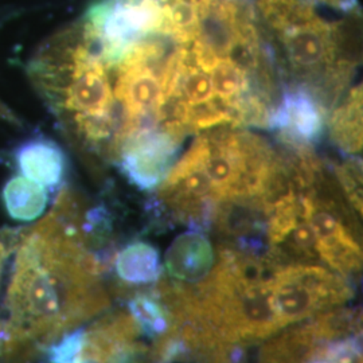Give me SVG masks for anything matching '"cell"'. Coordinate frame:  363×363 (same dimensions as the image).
Segmentation results:
<instances>
[{"instance_id": "6da1fadb", "label": "cell", "mask_w": 363, "mask_h": 363, "mask_svg": "<svg viewBox=\"0 0 363 363\" xmlns=\"http://www.w3.org/2000/svg\"><path fill=\"white\" fill-rule=\"evenodd\" d=\"M106 69L96 46L78 25L42 50L31 73L52 109L81 140L89 145L111 142L113 151L120 127Z\"/></svg>"}, {"instance_id": "7a4b0ae2", "label": "cell", "mask_w": 363, "mask_h": 363, "mask_svg": "<svg viewBox=\"0 0 363 363\" xmlns=\"http://www.w3.org/2000/svg\"><path fill=\"white\" fill-rule=\"evenodd\" d=\"M283 48V55L295 76L304 86H316L342 60V35L337 27L315 13L311 18L288 27L276 34Z\"/></svg>"}, {"instance_id": "3957f363", "label": "cell", "mask_w": 363, "mask_h": 363, "mask_svg": "<svg viewBox=\"0 0 363 363\" xmlns=\"http://www.w3.org/2000/svg\"><path fill=\"white\" fill-rule=\"evenodd\" d=\"M182 140L156 124L124 133L116 144L123 174L140 190L156 189L169 174Z\"/></svg>"}, {"instance_id": "277c9868", "label": "cell", "mask_w": 363, "mask_h": 363, "mask_svg": "<svg viewBox=\"0 0 363 363\" xmlns=\"http://www.w3.org/2000/svg\"><path fill=\"white\" fill-rule=\"evenodd\" d=\"M269 128L279 130L283 143L311 147L325 133V109L304 85H298L283 93Z\"/></svg>"}, {"instance_id": "5b68a950", "label": "cell", "mask_w": 363, "mask_h": 363, "mask_svg": "<svg viewBox=\"0 0 363 363\" xmlns=\"http://www.w3.org/2000/svg\"><path fill=\"white\" fill-rule=\"evenodd\" d=\"M117 73L115 97L124 112L121 125L156 120L162 99L160 73L147 66H121Z\"/></svg>"}, {"instance_id": "8992f818", "label": "cell", "mask_w": 363, "mask_h": 363, "mask_svg": "<svg viewBox=\"0 0 363 363\" xmlns=\"http://www.w3.org/2000/svg\"><path fill=\"white\" fill-rule=\"evenodd\" d=\"M216 264V255L208 235L199 230L182 233L169 245L164 265L169 277L195 284L208 277Z\"/></svg>"}, {"instance_id": "52a82bcc", "label": "cell", "mask_w": 363, "mask_h": 363, "mask_svg": "<svg viewBox=\"0 0 363 363\" xmlns=\"http://www.w3.org/2000/svg\"><path fill=\"white\" fill-rule=\"evenodd\" d=\"M13 159L22 177L43 187H57L65 178V152L48 138H31L19 144Z\"/></svg>"}, {"instance_id": "ba28073f", "label": "cell", "mask_w": 363, "mask_h": 363, "mask_svg": "<svg viewBox=\"0 0 363 363\" xmlns=\"http://www.w3.org/2000/svg\"><path fill=\"white\" fill-rule=\"evenodd\" d=\"M362 85L352 88L330 118V136L337 148L355 156L362 151Z\"/></svg>"}, {"instance_id": "9c48e42d", "label": "cell", "mask_w": 363, "mask_h": 363, "mask_svg": "<svg viewBox=\"0 0 363 363\" xmlns=\"http://www.w3.org/2000/svg\"><path fill=\"white\" fill-rule=\"evenodd\" d=\"M117 279L130 286H151L163 274L159 252L154 245L136 241L115 256Z\"/></svg>"}, {"instance_id": "30bf717a", "label": "cell", "mask_w": 363, "mask_h": 363, "mask_svg": "<svg viewBox=\"0 0 363 363\" xmlns=\"http://www.w3.org/2000/svg\"><path fill=\"white\" fill-rule=\"evenodd\" d=\"M1 198L9 216L22 222L37 220L49 202L46 187L22 175L13 177L4 184Z\"/></svg>"}, {"instance_id": "8fae6325", "label": "cell", "mask_w": 363, "mask_h": 363, "mask_svg": "<svg viewBox=\"0 0 363 363\" xmlns=\"http://www.w3.org/2000/svg\"><path fill=\"white\" fill-rule=\"evenodd\" d=\"M310 322L315 335L322 343L361 337V311L351 308H333L319 312Z\"/></svg>"}, {"instance_id": "7c38bea8", "label": "cell", "mask_w": 363, "mask_h": 363, "mask_svg": "<svg viewBox=\"0 0 363 363\" xmlns=\"http://www.w3.org/2000/svg\"><path fill=\"white\" fill-rule=\"evenodd\" d=\"M148 289L150 286H142L140 291L128 300V308L144 337L154 340L169 331V318L159 301L148 294Z\"/></svg>"}, {"instance_id": "4fadbf2b", "label": "cell", "mask_w": 363, "mask_h": 363, "mask_svg": "<svg viewBox=\"0 0 363 363\" xmlns=\"http://www.w3.org/2000/svg\"><path fill=\"white\" fill-rule=\"evenodd\" d=\"M214 96L223 103L234 104L252 86L247 74L228 58H220L210 70Z\"/></svg>"}, {"instance_id": "5bb4252c", "label": "cell", "mask_w": 363, "mask_h": 363, "mask_svg": "<svg viewBox=\"0 0 363 363\" xmlns=\"http://www.w3.org/2000/svg\"><path fill=\"white\" fill-rule=\"evenodd\" d=\"M300 220L296 193H291L272 205L267 218V240L269 247L281 244Z\"/></svg>"}, {"instance_id": "9a60e30c", "label": "cell", "mask_w": 363, "mask_h": 363, "mask_svg": "<svg viewBox=\"0 0 363 363\" xmlns=\"http://www.w3.org/2000/svg\"><path fill=\"white\" fill-rule=\"evenodd\" d=\"M174 94H179L190 105L210 101L214 97L210 73L189 64L186 57V67L183 70L178 89Z\"/></svg>"}, {"instance_id": "2e32d148", "label": "cell", "mask_w": 363, "mask_h": 363, "mask_svg": "<svg viewBox=\"0 0 363 363\" xmlns=\"http://www.w3.org/2000/svg\"><path fill=\"white\" fill-rule=\"evenodd\" d=\"M337 182L347 198L351 208L362 216V163L352 156L342 166L335 167Z\"/></svg>"}, {"instance_id": "e0dca14e", "label": "cell", "mask_w": 363, "mask_h": 363, "mask_svg": "<svg viewBox=\"0 0 363 363\" xmlns=\"http://www.w3.org/2000/svg\"><path fill=\"white\" fill-rule=\"evenodd\" d=\"M85 339V330H73L66 333L45 349L48 363H77Z\"/></svg>"}, {"instance_id": "ac0fdd59", "label": "cell", "mask_w": 363, "mask_h": 363, "mask_svg": "<svg viewBox=\"0 0 363 363\" xmlns=\"http://www.w3.org/2000/svg\"><path fill=\"white\" fill-rule=\"evenodd\" d=\"M1 343H3V325L0 323V352H1Z\"/></svg>"}, {"instance_id": "d6986e66", "label": "cell", "mask_w": 363, "mask_h": 363, "mask_svg": "<svg viewBox=\"0 0 363 363\" xmlns=\"http://www.w3.org/2000/svg\"><path fill=\"white\" fill-rule=\"evenodd\" d=\"M311 363H331V362H327V361H312Z\"/></svg>"}]
</instances>
